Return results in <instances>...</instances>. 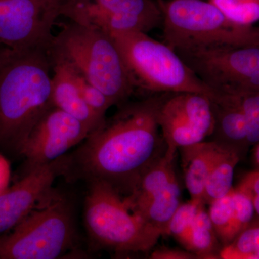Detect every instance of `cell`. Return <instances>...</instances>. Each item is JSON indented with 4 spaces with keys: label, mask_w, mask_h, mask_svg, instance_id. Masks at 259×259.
Returning a JSON list of instances; mask_svg holds the SVG:
<instances>
[{
    "label": "cell",
    "mask_w": 259,
    "mask_h": 259,
    "mask_svg": "<svg viewBox=\"0 0 259 259\" xmlns=\"http://www.w3.org/2000/svg\"><path fill=\"white\" fill-rule=\"evenodd\" d=\"M165 94L117 105L112 117H105L72 154L64 156L62 175L102 181L125 197L133 193L166 153L157 122Z\"/></svg>",
    "instance_id": "cell-1"
},
{
    "label": "cell",
    "mask_w": 259,
    "mask_h": 259,
    "mask_svg": "<svg viewBox=\"0 0 259 259\" xmlns=\"http://www.w3.org/2000/svg\"><path fill=\"white\" fill-rule=\"evenodd\" d=\"M49 48L0 47V146L18 152L51 102Z\"/></svg>",
    "instance_id": "cell-2"
},
{
    "label": "cell",
    "mask_w": 259,
    "mask_h": 259,
    "mask_svg": "<svg viewBox=\"0 0 259 259\" xmlns=\"http://www.w3.org/2000/svg\"><path fill=\"white\" fill-rule=\"evenodd\" d=\"M49 52L69 63L114 105L136 93L118 49L107 32L74 22L61 23Z\"/></svg>",
    "instance_id": "cell-3"
},
{
    "label": "cell",
    "mask_w": 259,
    "mask_h": 259,
    "mask_svg": "<svg viewBox=\"0 0 259 259\" xmlns=\"http://www.w3.org/2000/svg\"><path fill=\"white\" fill-rule=\"evenodd\" d=\"M163 42L176 53L223 47L259 46V30L234 23L210 2L158 0Z\"/></svg>",
    "instance_id": "cell-4"
},
{
    "label": "cell",
    "mask_w": 259,
    "mask_h": 259,
    "mask_svg": "<svg viewBox=\"0 0 259 259\" xmlns=\"http://www.w3.org/2000/svg\"><path fill=\"white\" fill-rule=\"evenodd\" d=\"M115 41L136 90L152 93H197L212 99L209 88L164 42L142 32L109 34Z\"/></svg>",
    "instance_id": "cell-5"
},
{
    "label": "cell",
    "mask_w": 259,
    "mask_h": 259,
    "mask_svg": "<svg viewBox=\"0 0 259 259\" xmlns=\"http://www.w3.org/2000/svg\"><path fill=\"white\" fill-rule=\"evenodd\" d=\"M88 182L84 223L93 243L117 254L152 249L163 233L131 212L111 185L100 180Z\"/></svg>",
    "instance_id": "cell-6"
},
{
    "label": "cell",
    "mask_w": 259,
    "mask_h": 259,
    "mask_svg": "<svg viewBox=\"0 0 259 259\" xmlns=\"http://www.w3.org/2000/svg\"><path fill=\"white\" fill-rule=\"evenodd\" d=\"M11 233L0 236V259H56L74 249L71 204L53 190Z\"/></svg>",
    "instance_id": "cell-7"
},
{
    "label": "cell",
    "mask_w": 259,
    "mask_h": 259,
    "mask_svg": "<svg viewBox=\"0 0 259 259\" xmlns=\"http://www.w3.org/2000/svg\"><path fill=\"white\" fill-rule=\"evenodd\" d=\"M177 54L217 93L259 92V46L207 48Z\"/></svg>",
    "instance_id": "cell-8"
},
{
    "label": "cell",
    "mask_w": 259,
    "mask_h": 259,
    "mask_svg": "<svg viewBox=\"0 0 259 259\" xmlns=\"http://www.w3.org/2000/svg\"><path fill=\"white\" fill-rule=\"evenodd\" d=\"M60 16L107 34L148 33L162 25L161 10L156 0H66Z\"/></svg>",
    "instance_id": "cell-9"
},
{
    "label": "cell",
    "mask_w": 259,
    "mask_h": 259,
    "mask_svg": "<svg viewBox=\"0 0 259 259\" xmlns=\"http://www.w3.org/2000/svg\"><path fill=\"white\" fill-rule=\"evenodd\" d=\"M157 122L166 145L164 156L174 160L179 148L212 136L214 121L210 99L201 93H166L158 109Z\"/></svg>",
    "instance_id": "cell-10"
},
{
    "label": "cell",
    "mask_w": 259,
    "mask_h": 259,
    "mask_svg": "<svg viewBox=\"0 0 259 259\" xmlns=\"http://www.w3.org/2000/svg\"><path fill=\"white\" fill-rule=\"evenodd\" d=\"M61 5L55 0H0V46L49 48Z\"/></svg>",
    "instance_id": "cell-11"
},
{
    "label": "cell",
    "mask_w": 259,
    "mask_h": 259,
    "mask_svg": "<svg viewBox=\"0 0 259 259\" xmlns=\"http://www.w3.org/2000/svg\"><path fill=\"white\" fill-rule=\"evenodd\" d=\"M90 133L82 122L51 107L30 130L19 150V154L25 159V175L63 157Z\"/></svg>",
    "instance_id": "cell-12"
},
{
    "label": "cell",
    "mask_w": 259,
    "mask_h": 259,
    "mask_svg": "<svg viewBox=\"0 0 259 259\" xmlns=\"http://www.w3.org/2000/svg\"><path fill=\"white\" fill-rule=\"evenodd\" d=\"M63 169L64 156L28 172L0 194V236L11 231L52 192Z\"/></svg>",
    "instance_id": "cell-13"
},
{
    "label": "cell",
    "mask_w": 259,
    "mask_h": 259,
    "mask_svg": "<svg viewBox=\"0 0 259 259\" xmlns=\"http://www.w3.org/2000/svg\"><path fill=\"white\" fill-rule=\"evenodd\" d=\"M51 70V102L53 106L84 124L90 132L105 118L95 114L87 105L75 81L72 68L66 61L49 54Z\"/></svg>",
    "instance_id": "cell-14"
},
{
    "label": "cell",
    "mask_w": 259,
    "mask_h": 259,
    "mask_svg": "<svg viewBox=\"0 0 259 259\" xmlns=\"http://www.w3.org/2000/svg\"><path fill=\"white\" fill-rule=\"evenodd\" d=\"M214 126V141L238 150L244 155L249 147L244 115L233 94L218 93L210 99Z\"/></svg>",
    "instance_id": "cell-15"
},
{
    "label": "cell",
    "mask_w": 259,
    "mask_h": 259,
    "mask_svg": "<svg viewBox=\"0 0 259 259\" xmlns=\"http://www.w3.org/2000/svg\"><path fill=\"white\" fill-rule=\"evenodd\" d=\"M223 146V144L215 141H202L179 148L182 156L186 187L190 192L191 199L204 202L206 180Z\"/></svg>",
    "instance_id": "cell-16"
},
{
    "label": "cell",
    "mask_w": 259,
    "mask_h": 259,
    "mask_svg": "<svg viewBox=\"0 0 259 259\" xmlns=\"http://www.w3.org/2000/svg\"><path fill=\"white\" fill-rule=\"evenodd\" d=\"M175 159L163 158L143 176L134 192L122 197L124 202L136 215L141 216L151 199L176 176Z\"/></svg>",
    "instance_id": "cell-17"
},
{
    "label": "cell",
    "mask_w": 259,
    "mask_h": 259,
    "mask_svg": "<svg viewBox=\"0 0 259 259\" xmlns=\"http://www.w3.org/2000/svg\"><path fill=\"white\" fill-rule=\"evenodd\" d=\"M242 156L238 150L223 144L206 180L204 203H212L215 199L224 197L233 188L235 168Z\"/></svg>",
    "instance_id": "cell-18"
},
{
    "label": "cell",
    "mask_w": 259,
    "mask_h": 259,
    "mask_svg": "<svg viewBox=\"0 0 259 259\" xmlns=\"http://www.w3.org/2000/svg\"><path fill=\"white\" fill-rule=\"evenodd\" d=\"M181 189L177 175L148 203L140 218L168 235V225L181 204Z\"/></svg>",
    "instance_id": "cell-19"
},
{
    "label": "cell",
    "mask_w": 259,
    "mask_h": 259,
    "mask_svg": "<svg viewBox=\"0 0 259 259\" xmlns=\"http://www.w3.org/2000/svg\"><path fill=\"white\" fill-rule=\"evenodd\" d=\"M218 237L204 204L200 206L191 227L187 250L199 258H218Z\"/></svg>",
    "instance_id": "cell-20"
},
{
    "label": "cell",
    "mask_w": 259,
    "mask_h": 259,
    "mask_svg": "<svg viewBox=\"0 0 259 259\" xmlns=\"http://www.w3.org/2000/svg\"><path fill=\"white\" fill-rule=\"evenodd\" d=\"M219 258L258 259L259 258V227L258 220L241 231L229 244L219 251Z\"/></svg>",
    "instance_id": "cell-21"
},
{
    "label": "cell",
    "mask_w": 259,
    "mask_h": 259,
    "mask_svg": "<svg viewBox=\"0 0 259 259\" xmlns=\"http://www.w3.org/2000/svg\"><path fill=\"white\" fill-rule=\"evenodd\" d=\"M233 187L224 197L215 199L209 204V217L216 236L223 245H226L227 237L233 222Z\"/></svg>",
    "instance_id": "cell-22"
},
{
    "label": "cell",
    "mask_w": 259,
    "mask_h": 259,
    "mask_svg": "<svg viewBox=\"0 0 259 259\" xmlns=\"http://www.w3.org/2000/svg\"><path fill=\"white\" fill-rule=\"evenodd\" d=\"M202 204H205L203 201L192 199L187 203L181 204L168 225V235L175 237L186 250L188 246L192 222Z\"/></svg>",
    "instance_id": "cell-23"
},
{
    "label": "cell",
    "mask_w": 259,
    "mask_h": 259,
    "mask_svg": "<svg viewBox=\"0 0 259 259\" xmlns=\"http://www.w3.org/2000/svg\"><path fill=\"white\" fill-rule=\"evenodd\" d=\"M227 18L242 25H253L259 19V2L209 0Z\"/></svg>",
    "instance_id": "cell-24"
},
{
    "label": "cell",
    "mask_w": 259,
    "mask_h": 259,
    "mask_svg": "<svg viewBox=\"0 0 259 259\" xmlns=\"http://www.w3.org/2000/svg\"><path fill=\"white\" fill-rule=\"evenodd\" d=\"M244 115L248 146L259 141V92H243L235 93Z\"/></svg>",
    "instance_id": "cell-25"
},
{
    "label": "cell",
    "mask_w": 259,
    "mask_h": 259,
    "mask_svg": "<svg viewBox=\"0 0 259 259\" xmlns=\"http://www.w3.org/2000/svg\"><path fill=\"white\" fill-rule=\"evenodd\" d=\"M233 207L234 213L233 222L227 237L226 245L231 243L241 231L249 226L253 221L255 211L251 199L235 188L233 194Z\"/></svg>",
    "instance_id": "cell-26"
},
{
    "label": "cell",
    "mask_w": 259,
    "mask_h": 259,
    "mask_svg": "<svg viewBox=\"0 0 259 259\" xmlns=\"http://www.w3.org/2000/svg\"><path fill=\"white\" fill-rule=\"evenodd\" d=\"M71 68L74 73L75 81L83 100L95 114L102 118H105V114L108 109L114 105L113 103L100 90L89 82L86 78L80 74L77 70L72 66Z\"/></svg>",
    "instance_id": "cell-27"
},
{
    "label": "cell",
    "mask_w": 259,
    "mask_h": 259,
    "mask_svg": "<svg viewBox=\"0 0 259 259\" xmlns=\"http://www.w3.org/2000/svg\"><path fill=\"white\" fill-rule=\"evenodd\" d=\"M236 190L250 197V199L259 196V171L258 168L247 174L241 181Z\"/></svg>",
    "instance_id": "cell-28"
},
{
    "label": "cell",
    "mask_w": 259,
    "mask_h": 259,
    "mask_svg": "<svg viewBox=\"0 0 259 259\" xmlns=\"http://www.w3.org/2000/svg\"><path fill=\"white\" fill-rule=\"evenodd\" d=\"M153 259H192L198 258L197 255L192 252L185 251L179 249H172V248L162 247L155 250L151 255Z\"/></svg>",
    "instance_id": "cell-29"
},
{
    "label": "cell",
    "mask_w": 259,
    "mask_h": 259,
    "mask_svg": "<svg viewBox=\"0 0 259 259\" xmlns=\"http://www.w3.org/2000/svg\"><path fill=\"white\" fill-rule=\"evenodd\" d=\"M10 162L3 155L0 154V194L4 192L9 186L10 180Z\"/></svg>",
    "instance_id": "cell-30"
},
{
    "label": "cell",
    "mask_w": 259,
    "mask_h": 259,
    "mask_svg": "<svg viewBox=\"0 0 259 259\" xmlns=\"http://www.w3.org/2000/svg\"><path fill=\"white\" fill-rule=\"evenodd\" d=\"M253 155H252V158H253V164L255 165V168H258L259 166V148L258 144L253 145Z\"/></svg>",
    "instance_id": "cell-31"
},
{
    "label": "cell",
    "mask_w": 259,
    "mask_h": 259,
    "mask_svg": "<svg viewBox=\"0 0 259 259\" xmlns=\"http://www.w3.org/2000/svg\"><path fill=\"white\" fill-rule=\"evenodd\" d=\"M241 2H259V0H238Z\"/></svg>",
    "instance_id": "cell-32"
},
{
    "label": "cell",
    "mask_w": 259,
    "mask_h": 259,
    "mask_svg": "<svg viewBox=\"0 0 259 259\" xmlns=\"http://www.w3.org/2000/svg\"><path fill=\"white\" fill-rule=\"evenodd\" d=\"M55 1L58 2V3H60L61 5L63 3H64V1H66V0H55Z\"/></svg>",
    "instance_id": "cell-33"
},
{
    "label": "cell",
    "mask_w": 259,
    "mask_h": 259,
    "mask_svg": "<svg viewBox=\"0 0 259 259\" xmlns=\"http://www.w3.org/2000/svg\"><path fill=\"white\" fill-rule=\"evenodd\" d=\"M156 1H158V0H156Z\"/></svg>",
    "instance_id": "cell-34"
},
{
    "label": "cell",
    "mask_w": 259,
    "mask_h": 259,
    "mask_svg": "<svg viewBox=\"0 0 259 259\" xmlns=\"http://www.w3.org/2000/svg\"><path fill=\"white\" fill-rule=\"evenodd\" d=\"M0 47H1V46H0Z\"/></svg>",
    "instance_id": "cell-35"
}]
</instances>
